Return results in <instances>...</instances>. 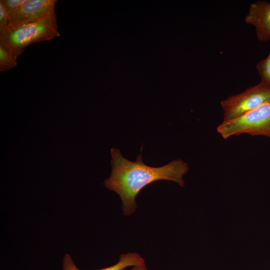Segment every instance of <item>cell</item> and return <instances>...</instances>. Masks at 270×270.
Wrapping results in <instances>:
<instances>
[{
  "label": "cell",
  "mask_w": 270,
  "mask_h": 270,
  "mask_svg": "<svg viewBox=\"0 0 270 270\" xmlns=\"http://www.w3.org/2000/svg\"><path fill=\"white\" fill-rule=\"evenodd\" d=\"M8 18L3 5L0 2V34L4 33L8 29Z\"/></svg>",
  "instance_id": "cell-11"
},
{
  "label": "cell",
  "mask_w": 270,
  "mask_h": 270,
  "mask_svg": "<svg viewBox=\"0 0 270 270\" xmlns=\"http://www.w3.org/2000/svg\"><path fill=\"white\" fill-rule=\"evenodd\" d=\"M144 264V259L137 252H128L120 255L116 264L99 270H122L128 266H134ZM62 270H80L71 256L66 254L62 260Z\"/></svg>",
  "instance_id": "cell-7"
},
{
  "label": "cell",
  "mask_w": 270,
  "mask_h": 270,
  "mask_svg": "<svg viewBox=\"0 0 270 270\" xmlns=\"http://www.w3.org/2000/svg\"><path fill=\"white\" fill-rule=\"evenodd\" d=\"M56 0H26L22 6L8 18V29L30 22L55 12Z\"/></svg>",
  "instance_id": "cell-5"
},
{
  "label": "cell",
  "mask_w": 270,
  "mask_h": 270,
  "mask_svg": "<svg viewBox=\"0 0 270 270\" xmlns=\"http://www.w3.org/2000/svg\"><path fill=\"white\" fill-rule=\"evenodd\" d=\"M244 20L246 24L254 27L260 41L270 40V2L258 0L251 3Z\"/></svg>",
  "instance_id": "cell-6"
},
{
  "label": "cell",
  "mask_w": 270,
  "mask_h": 270,
  "mask_svg": "<svg viewBox=\"0 0 270 270\" xmlns=\"http://www.w3.org/2000/svg\"><path fill=\"white\" fill-rule=\"evenodd\" d=\"M26 0H0L8 16L16 12L24 3Z\"/></svg>",
  "instance_id": "cell-10"
},
{
  "label": "cell",
  "mask_w": 270,
  "mask_h": 270,
  "mask_svg": "<svg viewBox=\"0 0 270 270\" xmlns=\"http://www.w3.org/2000/svg\"><path fill=\"white\" fill-rule=\"evenodd\" d=\"M130 270H148L145 264L133 266Z\"/></svg>",
  "instance_id": "cell-12"
},
{
  "label": "cell",
  "mask_w": 270,
  "mask_h": 270,
  "mask_svg": "<svg viewBox=\"0 0 270 270\" xmlns=\"http://www.w3.org/2000/svg\"><path fill=\"white\" fill-rule=\"evenodd\" d=\"M142 148L136 162L124 158L116 148L110 150L111 173L103 184L120 197L122 208L126 216H131L135 212L136 196L146 186L156 181L165 180L174 182L184 187L183 176L189 168L188 164L180 159L174 160L159 167L146 165L142 160Z\"/></svg>",
  "instance_id": "cell-1"
},
{
  "label": "cell",
  "mask_w": 270,
  "mask_h": 270,
  "mask_svg": "<svg viewBox=\"0 0 270 270\" xmlns=\"http://www.w3.org/2000/svg\"><path fill=\"white\" fill-rule=\"evenodd\" d=\"M256 68L260 76V82L270 86V52L266 58L257 64Z\"/></svg>",
  "instance_id": "cell-9"
},
{
  "label": "cell",
  "mask_w": 270,
  "mask_h": 270,
  "mask_svg": "<svg viewBox=\"0 0 270 270\" xmlns=\"http://www.w3.org/2000/svg\"><path fill=\"white\" fill-rule=\"evenodd\" d=\"M216 130L224 139L242 134L270 138V100L236 118L223 121Z\"/></svg>",
  "instance_id": "cell-3"
},
{
  "label": "cell",
  "mask_w": 270,
  "mask_h": 270,
  "mask_svg": "<svg viewBox=\"0 0 270 270\" xmlns=\"http://www.w3.org/2000/svg\"><path fill=\"white\" fill-rule=\"evenodd\" d=\"M18 64L11 52L4 45L0 44V72H3L14 68Z\"/></svg>",
  "instance_id": "cell-8"
},
{
  "label": "cell",
  "mask_w": 270,
  "mask_h": 270,
  "mask_svg": "<svg viewBox=\"0 0 270 270\" xmlns=\"http://www.w3.org/2000/svg\"><path fill=\"white\" fill-rule=\"evenodd\" d=\"M270 100V86L260 82L220 102L223 121L236 118Z\"/></svg>",
  "instance_id": "cell-4"
},
{
  "label": "cell",
  "mask_w": 270,
  "mask_h": 270,
  "mask_svg": "<svg viewBox=\"0 0 270 270\" xmlns=\"http://www.w3.org/2000/svg\"><path fill=\"white\" fill-rule=\"evenodd\" d=\"M60 36L55 12L37 20L8 29L0 34V44L4 45L17 60L28 46Z\"/></svg>",
  "instance_id": "cell-2"
}]
</instances>
